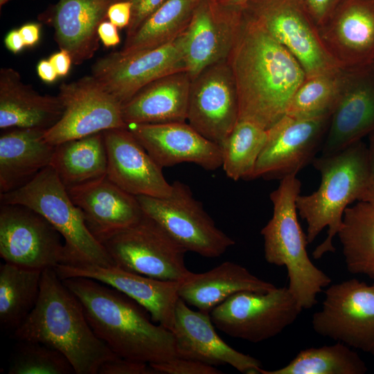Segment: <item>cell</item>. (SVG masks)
I'll list each match as a JSON object with an SVG mask.
<instances>
[{"mask_svg": "<svg viewBox=\"0 0 374 374\" xmlns=\"http://www.w3.org/2000/svg\"><path fill=\"white\" fill-rule=\"evenodd\" d=\"M239 120V104L228 60L204 69L191 80L188 123L220 145Z\"/></svg>", "mask_w": 374, "mask_h": 374, "instance_id": "16", "label": "cell"}, {"mask_svg": "<svg viewBox=\"0 0 374 374\" xmlns=\"http://www.w3.org/2000/svg\"><path fill=\"white\" fill-rule=\"evenodd\" d=\"M57 96L64 108L62 116L44 133L46 141L53 145L108 130L128 128L122 104L92 75L62 83Z\"/></svg>", "mask_w": 374, "mask_h": 374, "instance_id": "13", "label": "cell"}, {"mask_svg": "<svg viewBox=\"0 0 374 374\" xmlns=\"http://www.w3.org/2000/svg\"><path fill=\"white\" fill-rule=\"evenodd\" d=\"M136 139L161 167L193 163L206 170L222 166L221 146L186 122L128 125Z\"/></svg>", "mask_w": 374, "mask_h": 374, "instance_id": "21", "label": "cell"}, {"mask_svg": "<svg viewBox=\"0 0 374 374\" xmlns=\"http://www.w3.org/2000/svg\"><path fill=\"white\" fill-rule=\"evenodd\" d=\"M4 44L7 49L15 54L19 53L25 47L17 29H13L8 33L4 39Z\"/></svg>", "mask_w": 374, "mask_h": 374, "instance_id": "47", "label": "cell"}, {"mask_svg": "<svg viewBox=\"0 0 374 374\" xmlns=\"http://www.w3.org/2000/svg\"><path fill=\"white\" fill-rule=\"evenodd\" d=\"M64 112L58 96L42 95L23 82L17 71L0 70V128H37L47 130Z\"/></svg>", "mask_w": 374, "mask_h": 374, "instance_id": "26", "label": "cell"}, {"mask_svg": "<svg viewBox=\"0 0 374 374\" xmlns=\"http://www.w3.org/2000/svg\"><path fill=\"white\" fill-rule=\"evenodd\" d=\"M268 139V131L259 125L238 120L222 143V168L226 176L248 180Z\"/></svg>", "mask_w": 374, "mask_h": 374, "instance_id": "36", "label": "cell"}, {"mask_svg": "<svg viewBox=\"0 0 374 374\" xmlns=\"http://www.w3.org/2000/svg\"><path fill=\"white\" fill-rule=\"evenodd\" d=\"M49 166L67 190L107 175L103 132L56 145Z\"/></svg>", "mask_w": 374, "mask_h": 374, "instance_id": "30", "label": "cell"}, {"mask_svg": "<svg viewBox=\"0 0 374 374\" xmlns=\"http://www.w3.org/2000/svg\"><path fill=\"white\" fill-rule=\"evenodd\" d=\"M184 33L174 41L131 54L112 52L97 60L91 75L122 105L145 85L168 74L186 71Z\"/></svg>", "mask_w": 374, "mask_h": 374, "instance_id": "14", "label": "cell"}, {"mask_svg": "<svg viewBox=\"0 0 374 374\" xmlns=\"http://www.w3.org/2000/svg\"><path fill=\"white\" fill-rule=\"evenodd\" d=\"M318 33L325 50L339 68L373 67L374 0H343L318 27Z\"/></svg>", "mask_w": 374, "mask_h": 374, "instance_id": "17", "label": "cell"}, {"mask_svg": "<svg viewBox=\"0 0 374 374\" xmlns=\"http://www.w3.org/2000/svg\"><path fill=\"white\" fill-rule=\"evenodd\" d=\"M301 187L296 175L280 180L270 193L273 215L260 234L266 261L286 268L289 290L303 309H309L317 304V295L331 279L311 261L307 252V235L299 222L296 208Z\"/></svg>", "mask_w": 374, "mask_h": 374, "instance_id": "5", "label": "cell"}, {"mask_svg": "<svg viewBox=\"0 0 374 374\" xmlns=\"http://www.w3.org/2000/svg\"><path fill=\"white\" fill-rule=\"evenodd\" d=\"M107 157V176L134 196L168 197L172 184L129 128L103 132Z\"/></svg>", "mask_w": 374, "mask_h": 374, "instance_id": "20", "label": "cell"}, {"mask_svg": "<svg viewBox=\"0 0 374 374\" xmlns=\"http://www.w3.org/2000/svg\"><path fill=\"white\" fill-rule=\"evenodd\" d=\"M228 62L237 89L239 120L265 130L286 115L294 92L306 78L296 57L243 13Z\"/></svg>", "mask_w": 374, "mask_h": 374, "instance_id": "1", "label": "cell"}, {"mask_svg": "<svg viewBox=\"0 0 374 374\" xmlns=\"http://www.w3.org/2000/svg\"><path fill=\"white\" fill-rule=\"evenodd\" d=\"M67 190L82 211L88 229L100 242L136 223L144 215L137 197L107 175Z\"/></svg>", "mask_w": 374, "mask_h": 374, "instance_id": "25", "label": "cell"}, {"mask_svg": "<svg viewBox=\"0 0 374 374\" xmlns=\"http://www.w3.org/2000/svg\"><path fill=\"white\" fill-rule=\"evenodd\" d=\"M178 357L210 365L229 364L241 373L258 374L261 363L229 346L217 335L211 314L195 311L179 298L174 327Z\"/></svg>", "mask_w": 374, "mask_h": 374, "instance_id": "22", "label": "cell"}, {"mask_svg": "<svg viewBox=\"0 0 374 374\" xmlns=\"http://www.w3.org/2000/svg\"><path fill=\"white\" fill-rule=\"evenodd\" d=\"M242 24V9L199 0L184 32L186 71L191 79L215 63L228 60Z\"/></svg>", "mask_w": 374, "mask_h": 374, "instance_id": "18", "label": "cell"}, {"mask_svg": "<svg viewBox=\"0 0 374 374\" xmlns=\"http://www.w3.org/2000/svg\"><path fill=\"white\" fill-rule=\"evenodd\" d=\"M48 60L53 66L58 76L66 75L70 71L71 64H73L71 55L62 49L52 54Z\"/></svg>", "mask_w": 374, "mask_h": 374, "instance_id": "44", "label": "cell"}, {"mask_svg": "<svg viewBox=\"0 0 374 374\" xmlns=\"http://www.w3.org/2000/svg\"><path fill=\"white\" fill-rule=\"evenodd\" d=\"M368 155L371 180L374 181V130L368 134Z\"/></svg>", "mask_w": 374, "mask_h": 374, "instance_id": "48", "label": "cell"}, {"mask_svg": "<svg viewBox=\"0 0 374 374\" xmlns=\"http://www.w3.org/2000/svg\"><path fill=\"white\" fill-rule=\"evenodd\" d=\"M330 117L297 119L285 115L267 130V141L248 180L296 175L321 150Z\"/></svg>", "mask_w": 374, "mask_h": 374, "instance_id": "15", "label": "cell"}, {"mask_svg": "<svg viewBox=\"0 0 374 374\" xmlns=\"http://www.w3.org/2000/svg\"><path fill=\"white\" fill-rule=\"evenodd\" d=\"M359 201L366 202L374 205V181H371L368 184Z\"/></svg>", "mask_w": 374, "mask_h": 374, "instance_id": "49", "label": "cell"}, {"mask_svg": "<svg viewBox=\"0 0 374 374\" xmlns=\"http://www.w3.org/2000/svg\"><path fill=\"white\" fill-rule=\"evenodd\" d=\"M157 373L164 374H220L222 372L199 361L177 357L168 361L150 364Z\"/></svg>", "mask_w": 374, "mask_h": 374, "instance_id": "38", "label": "cell"}, {"mask_svg": "<svg viewBox=\"0 0 374 374\" xmlns=\"http://www.w3.org/2000/svg\"><path fill=\"white\" fill-rule=\"evenodd\" d=\"M82 305L96 335L119 357L148 364L178 357L172 332L119 290L85 277L62 279Z\"/></svg>", "mask_w": 374, "mask_h": 374, "instance_id": "2", "label": "cell"}, {"mask_svg": "<svg viewBox=\"0 0 374 374\" xmlns=\"http://www.w3.org/2000/svg\"><path fill=\"white\" fill-rule=\"evenodd\" d=\"M218 4L231 8L241 9L249 0H214Z\"/></svg>", "mask_w": 374, "mask_h": 374, "instance_id": "50", "label": "cell"}, {"mask_svg": "<svg viewBox=\"0 0 374 374\" xmlns=\"http://www.w3.org/2000/svg\"><path fill=\"white\" fill-rule=\"evenodd\" d=\"M98 34L100 40L107 48L115 46L121 42L118 28L109 21L105 20L100 24Z\"/></svg>", "mask_w": 374, "mask_h": 374, "instance_id": "43", "label": "cell"}, {"mask_svg": "<svg viewBox=\"0 0 374 374\" xmlns=\"http://www.w3.org/2000/svg\"><path fill=\"white\" fill-rule=\"evenodd\" d=\"M166 197L136 196L145 215L156 221L187 251L207 258L222 256L235 241L214 221L185 184L172 183Z\"/></svg>", "mask_w": 374, "mask_h": 374, "instance_id": "10", "label": "cell"}, {"mask_svg": "<svg viewBox=\"0 0 374 374\" xmlns=\"http://www.w3.org/2000/svg\"><path fill=\"white\" fill-rule=\"evenodd\" d=\"M114 266L153 278L183 282L192 274L185 265L187 251L146 215L133 225L101 242Z\"/></svg>", "mask_w": 374, "mask_h": 374, "instance_id": "7", "label": "cell"}, {"mask_svg": "<svg viewBox=\"0 0 374 374\" xmlns=\"http://www.w3.org/2000/svg\"><path fill=\"white\" fill-rule=\"evenodd\" d=\"M46 130H5L0 136V194L16 190L50 165L55 145L46 141Z\"/></svg>", "mask_w": 374, "mask_h": 374, "instance_id": "28", "label": "cell"}, {"mask_svg": "<svg viewBox=\"0 0 374 374\" xmlns=\"http://www.w3.org/2000/svg\"><path fill=\"white\" fill-rule=\"evenodd\" d=\"M10 1L11 0H0V7L1 8L3 5L7 3Z\"/></svg>", "mask_w": 374, "mask_h": 374, "instance_id": "51", "label": "cell"}, {"mask_svg": "<svg viewBox=\"0 0 374 374\" xmlns=\"http://www.w3.org/2000/svg\"><path fill=\"white\" fill-rule=\"evenodd\" d=\"M346 70L341 68L306 77L294 92L286 115L297 119L331 116L344 87Z\"/></svg>", "mask_w": 374, "mask_h": 374, "instance_id": "35", "label": "cell"}, {"mask_svg": "<svg viewBox=\"0 0 374 374\" xmlns=\"http://www.w3.org/2000/svg\"><path fill=\"white\" fill-rule=\"evenodd\" d=\"M373 67L374 68V64H373Z\"/></svg>", "mask_w": 374, "mask_h": 374, "instance_id": "52", "label": "cell"}, {"mask_svg": "<svg viewBox=\"0 0 374 374\" xmlns=\"http://www.w3.org/2000/svg\"><path fill=\"white\" fill-rule=\"evenodd\" d=\"M41 27V24L32 22L25 24L18 29L25 47H33L39 42Z\"/></svg>", "mask_w": 374, "mask_h": 374, "instance_id": "45", "label": "cell"}, {"mask_svg": "<svg viewBox=\"0 0 374 374\" xmlns=\"http://www.w3.org/2000/svg\"><path fill=\"white\" fill-rule=\"evenodd\" d=\"M42 271L4 262L0 266V323L15 330L35 306Z\"/></svg>", "mask_w": 374, "mask_h": 374, "instance_id": "33", "label": "cell"}, {"mask_svg": "<svg viewBox=\"0 0 374 374\" xmlns=\"http://www.w3.org/2000/svg\"><path fill=\"white\" fill-rule=\"evenodd\" d=\"M302 310L287 287H275L265 292H237L210 314L214 326L229 336L258 343L282 332Z\"/></svg>", "mask_w": 374, "mask_h": 374, "instance_id": "9", "label": "cell"}, {"mask_svg": "<svg viewBox=\"0 0 374 374\" xmlns=\"http://www.w3.org/2000/svg\"><path fill=\"white\" fill-rule=\"evenodd\" d=\"M241 9L296 57L306 77L339 68L325 50L302 0H249Z\"/></svg>", "mask_w": 374, "mask_h": 374, "instance_id": "8", "label": "cell"}, {"mask_svg": "<svg viewBox=\"0 0 374 374\" xmlns=\"http://www.w3.org/2000/svg\"><path fill=\"white\" fill-rule=\"evenodd\" d=\"M312 326L319 335L374 355V283L352 278L329 286Z\"/></svg>", "mask_w": 374, "mask_h": 374, "instance_id": "11", "label": "cell"}, {"mask_svg": "<svg viewBox=\"0 0 374 374\" xmlns=\"http://www.w3.org/2000/svg\"><path fill=\"white\" fill-rule=\"evenodd\" d=\"M337 235L348 271L374 278V205L357 201L349 206Z\"/></svg>", "mask_w": 374, "mask_h": 374, "instance_id": "32", "label": "cell"}, {"mask_svg": "<svg viewBox=\"0 0 374 374\" xmlns=\"http://www.w3.org/2000/svg\"><path fill=\"white\" fill-rule=\"evenodd\" d=\"M150 364L118 357L103 364L98 374H156Z\"/></svg>", "mask_w": 374, "mask_h": 374, "instance_id": "39", "label": "cell"}, {"mask_svg": "<svg viewBox=\"0 0 374 374\" xmlns=\"http://www.w3.org/2000/svg\"><path fill=\"white\" fill-rule=\"evenodd\" d=\"M126 1L132 5V19L126 28V37L131 35L141 24L167 0H114Z\"/></svg>", "mask_w": 374, "mask_h": 374, "instance_id": "40", "label": "cell"}, {"mask_svg": "<svg viewBox=\"0 0 374 374\" xmlns=\"http://www.w3.org/2000/svg\"><path fill=\"white\" fill-rule=\"evenodd\" d=\"M37 73L42 80L46 82H54L57 73L48 60H42L37 65Z\"/></svg>", "mask_w": 374, "mask_h": 374, "instance_id": "46", "label": "cell"}, {"mask_svg": "<svg viewBox=\"0 0 374 374\" xmlns=\"http://www.w3.org/2000/svg\"><path fill=\"white\" fill-rule=\"evenodd\" d=\"M321 175L317 190L296 198L298 214L307 223V240L311 244L328 228L327 236L312 252L314 259L335 252L333 239L340 230L345 210L371 182L368 146L359 141L341 151L321 155L312 161Z\"/></svg>", "mask_w": 374, "mask_h": 374, "instance_id": "4", "label": "cell"}, {"mask_svg": "<svg viewBox=\"0 0 374 374\" xmlns=\"http://www.w3.org/2000/svg\"><path fill=\"white\" fill-rule=\"evenodd\" d=\"M348 346L338 342L330 346L301 350L287 365L260 374H364V362Z\"/></svg>", "mask_w": 374, "mask_h": 374, "instance_id": "34", "label": "cell"}, {"mask_svg": "<svg viewBox=\"0 0 374 374\" xmlns=\"http://www.w3.org/2000/svg\"><path fill=\"white\" fill-rule=\"evenodd\" d=\"M55 269L61 279L85 277L119 290L143 306L154 323L172 330L180 282L153 278L114 265H59Z\"/></svg>", "mask_w": 374, "mask_h": 374, "instance_id": "19", "label": "cell"}, {"mask_svg": "<svg viewBox=\"0 0 374 374\" xmlns=\"http://www.w3.org/2000/svg\"><path fill=\"white\" fill-rule=\"evenodd\" d=\"M13 338L58 350L71 363L75 374H98L103 364L119 357L96 335L82 303L55 268L42 271L37 302L14 330Z\"/></svg>", "mask_w": 374, "mask_h": 374, "instance_id": "3", "label": "cell"}, {"mask_svg": "<svg viewBox=\"0 0 374 374\" xmlns=\"http://www.w3.org/2000/svg\"><path fill=\"white\" fill-rule=\"evenodd\" d=\"M132 14V5L126 1L113 2L107 12V19L118 28H127Z\"/></svg>", "mask_w": 374, "mask_h": 374, "instance_id": "42", "label": "cell"}, {"mask_svg": "<svg viewBox=\"0 0 374 374\" xmlns=\"http://www.w3.org/2000/svg\"><path fill=\"white\" fill-rule=\"evenodd\" d=\"M0 256L6 262L43 271L64 264V242L39 213L21 204H1Z\"/></svg>", "mask_w": 374, "mask_h": 374, "instance_id": "12", "label": "cell"}, {"mask_svg": "<svg viewBox=\"0 0 374 374\" xmlns=\"http://www.w3.org/2000/svg\"><path fill=\"white\" fill-rule=\"evenodd\" d=\"M317 28L323 24L343 0H302Z\"/></svg>", "mask_w": 374, "mask_h": 374, "instance_id": "41", "label": "cell"}, {"mask_svg": "<svg viewBox=\"0 0 374 374\" xmlns=\"http://www.w3.org/2000/svg\"><path fill=\"white\" fill-rule=\"evenodd\" d=\"M114 0H59L38 16L39 21L54 29L60 49L66 51L73 64L91 59L99 48L98 29L107 19Z\"/></svg>", "mask_w": 374, "mask_h": 374, "instance_id": "24", "label": "cell"}, {"mask_svg": "<svg viewBox=\"0 0 374 374\" xmlns=\"http://www.w3.org/2000/svg\"><path fill=\"white\" fill-rule=\"evenodd\" d=\"M199 0H167L130 36L121 51L131 54L160 47L186 30Z\"/></svg>", "mask_w": 374, "mask_h": 374, "instance_id": "31", "label": "cell"}, {"mask_svg": "<svg viewBox=\"0 0 374 374\" xmlns=\"http://www.w3.org/2000/svg\"><path fill=\"white\" fill-rule=\"evenodd\" d=\"M274 287L273 284L253 275L243 266L226 261L204 273L192 272L180 283L178 294L188 305L210 313L237 292H265Z\"/></svg>", "mask_w": 374, "mask_h": 374, "instance_id": "29", "label": "cell"}, {"mask_svg": "<svg viewBox=\"0 0 374 374\" xmlns=\"http://www.w3.org/2000/svg\"><path fill=\"white\" fill-rule=\"evenodd\" d=\"M191 80L184 71L145 85L122 105L124 121L127 125L186 122Z\"/></svg>", "mask_w": 374, "mask_h": 374, "instance_id": "27", "label": "cell"}, {"mask_svg": "<svg viewBox=\"0 0 374 374\" xmlns=\"http://www.w3.org/2000/svg\"><path fill=\"white\" fill-rule=\"evenodd\" d=\"M374 130V68L346 70L339 100L331 114L321 155L343 150Z\"/></svg>", "mask_w": 374, "mask_h": 374, "instance_id": "23", "label": "cell"}, {"mask_svg": "<svg viewBox=\"0 0 374 374\" xmlns=\"http://www.w3.org/2000/svg\"><path fill=\"white\" fill-rule=\"evenodd\" d=\"M8 370V374H73L66 357L44 344L19 341Z\"/></svg>", "mask_w": 374, "mask_h": 374, "instance_id": "37", "label": "cell"}, {"mask_svg": "<svg viewBox=\"0 0 374 374\" xmlns=\"http://www.w3.org/2000/svg\"><path fill=\"white\" fill-rule=\"evenodd\" d=\"M1 204H21L44 216L61 234L71 266H114L104 246L88 229L81 209L54 170L47 166L23 186L0 194Z\"/></svg>", "mask_w": 374, "mask_h": 374, "instance_id": "6", "label": "cell"}]
</instances>
